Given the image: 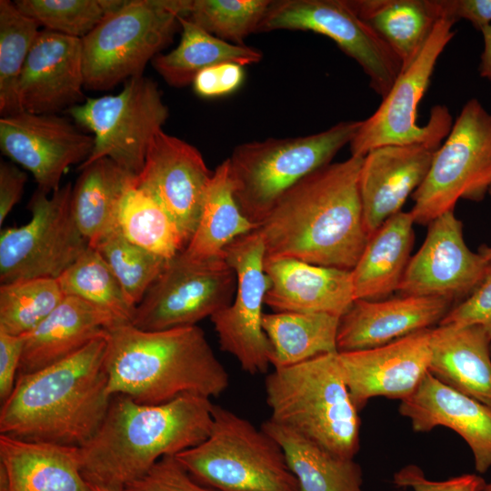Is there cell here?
<instances>
[{
	"mask_svg": "<svg viewBox=\"0 0 491 491\" xmlns=\"http://www.w3.org/2000/svg\"><path fill=\"white\" fill-rule=\"evenodd\" d=\"M363 157L324 165L286 190L256 225L266 257L352 270L368 240L359 195Z\"/></svg>",
	"mask_w": 491,
	"mask_h": 491,
	"instance_id": "obj_1",
	"label": "cell"
},
{
	"mask_svg": "<svg viewBox=\"0 0 491 491\" xmlns=\"http://www.w3.org/2000/svg\"><path fill=\"white\" fill-rule=\"evenodd\" d=\"M107 334V333H106ZM106 335L40 370L19 374L0 409V435L81 447L95 435L112 397Z\"/></svg>",
	"mask_w": 491,
	"mask_h": 491,
	"instance_id": "obj_2",
	"label": "cell"
},
{
	"mask_svg": "<svg viewBox=\"0 0 491 491\" xmlns=\"http://www.w3.org/2000/svg\"><path fill=\"white\" fill-rule=\"evenodd\" d=\"M211 398L184 394L159 404L113 396L95 435L80 448L81 470L90 486L122 491L158 460L202 443L213 424Z\"/></svg>",
	"mask_w": 491,
	"mask_h": 491,
	"instance_id": "obj_3",
	"label": "cell"
},
{
	"mask_svg": "<svg viewBox=\"0 0 491 491\" xmlns=\"http://www.w3.org/2000/svg\"><path fill=\"white\" fill-rule=\"evenodd\" d=\"M107 391L146 405L184 394L208 398L223 394L229 376L197 326L145 331L131 322L107 329Z\"/></svg>",
	"mask_w": 491,
	"mask_h": 491,
	"instance_id": "obj_4",
	"label": "cell"
},
{
	"mask_svg": "<svg viewBox=\"0 0 491 491\" xmlns=\"http://www.w3.org/2000/svg\"><path fill=\"white\" fill-rule=\"evenodd\" d=\"M270 420L343 458L360 446V418L345 382L338 353L275 368L265 380Z\"/></svg>",
	"mask_w": 491,
	"mask_h": 491,
	"instance_id": "obj_5",
	"label": "cell"
},
{
	"mask_svg": "<svg viewBox=\"0 0 491 491\" xmlns=\"http://www.w3.org/2000/svg\"><path fill=\"white\" fill-rule=\"evenodd\" d=\"M361 123L341 121L308 135L237 145L226 160L234 196L243 215L256 225L286 190L332 163L335 155L350 144Z\"/></svg>",
	"mask_w": 491,
	"mask_h": 491,
	"instance_id": "obj_6",
	"label": "cell"
},
{
	"mask_svg": "<svg viewBox=\"0 0 491 491\" xmlns=\"http://www.w3.org/2000/svg\"><path fill=\"white\" fill-rule=\"evenodd\" d=\"M175 456L195 480L215 491H299L278 444L221 406L214 405L208 436Z\"/></svg>",
	"mask_w": 491,
	"mask_h": 491,
	"instance_id": "obj_7",
	"label": "cell"
},
{
	"mask_svg": "<svg viewBox=\"0 0 491 491\" xmlns=\"http://www.w3.org/2000/svg\"><path fill=\"white\" fill-rule=\"evenodd\" d=\"M188 0H124L81 39L85 88L108 90L143 75L173 40Z\"/></svg>",
	"mask_w": 491,
	"mask_h": 491,
	"instance_id": "obj_8",
	"label": "cell"
},
{
	"mask_svg": "<svg viewBox=\"0 0 491 491\" xmlns=\"http://www.w3.org/2000/svg\"><path fill=\"white\" fill-rule=\"evenodd\" d=\"M454 20L440 18L415 59L396 79L378 108L361 125L349 144L351 155L364 157L384 145L425 144L438 148L448 135L453 118L445 105L430 110L427 123H416L417 107L446 46L455 36Z\"/></svg>",
	"mask_w": 491,
	"mask_h": 491,
	"instance_id": "obj_9",
	"label": "cell"
},
{
	"mask_svg": "<svg viewBox=\"0 0 491 491\" xmlns=\"http://www.w3.org/2000/svg\"><path fill=\"white\" fill-rule=\"evenodd\" d=\"M491 187V113L479 100L463 105L444 143L434 154L428 173L412 195L410 213L428 225L454 211L461 200L480 202Z\"/></svg>",
	"mask_w": 491,
	"mask_h": 491,
	"instance_id": "obj_10",
	"label": "cell"
},
{
	"mask_svg": "<svg viewBox=\"0 0 491 491\" xmlns=\"http://www.w3.org/2000/svg\"><path fill=\"white\" fill-rule=\"evenodd\" d=\"M65 112L94 134L92 153L78 170L107 157L134 176L141 172L148 146L169 114L157 84L144 75L125 81L117 95L87 98Z\"/></svg>",
	"mask_w": 491,
	"mask_h": 491,
	"instance_id": "obj_11",
	"label": "cell"
},
{
	"mask_svg": "<svg viewBox=\"0 0 491 491\" xmlns=\"http://www.w3.org/2000/svg\"><path fill=\"white\" fill-rule=\"evenodd\" d=\"M73 185L47 194L36 189L30 220L0 234L1 284L33 278L57 279L89 246L71 209Z\"/></svg>",
	"mask_w": 491,
	"mask_h": 491,
	"instance_id": "obj_12",
	"label": "cell"
},
{
	"mask_svg": "<svg viewBox=\"0 0 491 491\" xmlns=\"http://www.w3.org/2000/svg\"><path fill=\"white\" fill-rule=\"evenodd\" d=\"M236 286L225 257L193 259L180 252L135 306L131 323L145 331L196 326L230 305Z\"/></svg>",
	"mask_w": 491,
	"mask_h": 491,
	"instance_id": "obj_13",
	"label": "cell"
},
{
	"mask_svg": "<svg viewBox=\"0 0 491 491\" xmlns=\"http://www.w3.org/2000/svg\"><path fill=\"white\" fill-rule=\"evenodd\" d=\"M310 31L329 37L367 75L369 86L383 98L402 71L388 45L353 10L348 0L272 1L258 33Z\"/></svg>",
	"mask_w": 491,
	"mask_h": 491,
	"instance_id": "obj_14",
	"label": "cell"
},
{
	"mask_svg": "<svg viewBox=\"0 0 491 491\" xmlns=\"http://www.w3.org/2000/svg\"><path fill=\"white\" fill-rule=\"evenodd\" d=\"M265 257V246L256 230L225 248V258L236 274V292L230 305L210 317L221 350L232 355L250 375L266 373L272 358V346L262 325L270 285Z\"/></svg>",
	"mask_w": 491,
	"mask_h": 491,
	"instance_id": "obj_15",
	"label": "cell"
},
{
	"mask_svg": "<svg viewBox=\"0 0 491 491\" xmlns=\"http://www.w3.org/2000/svg\"><path fill=\"white\" fill-rule=\"evenodd\" d=\"M94 144V135L55 114L19 111L0 119L2 153L29 171L37 189L47 195L61 187L70 165L89 157Z\"/></svg>",
	"mask_w": 491,
	"mask_h": 491,
	"instance_id": "obj_16",
	"label": "cell"
},
{
	"mask_svg": "<svg viewBox=\"0 0 491 491\" xmlns=\"http://www.w3.org/2000/svg\"><path fill=\"white\" fill-rule=\"evenodd\" d=\"M212 175L196 147L160 129L134 183L165 210L187 246L197 227Z\"/></svg>",
	"mask_w": 491,
	"mask_h": 491,
	"instance_id": "obj_17",
	"label": "cell"
},
{
	"mask_svg": "<svg viewBox=\"0 0 491 491\" xmlns=\"http://www.w3.org/2000/svg\"><path fill=\"white\" fill-rule=\"evenodd\" d=\"M411 256L397 292L402 296L465 299L483 279L488 262L467 246L463 224L446 212L428 225Z\"/></svg>",
	"mask_w": 491,
	"mask_h": 491,
	"instance_id": "obj_18",
	"label": "cell"
},
{
	"mask_svg": "<svg viewBox=\"0 0 491 491\" xmlns=\"http://www.w3.org/2000/svg\"><path fill=\"white\" fill-rule=\"evenodd\" d=\"M431 329L380 346L338 353L345 382L358 411L373 397L402 401L417 388L428 373Z\"/></svg>",
	"mask_w": 491,
	"mask_h": 491,
	"instance_id": "obj_19",
	"label": "cell"
},
{
	"mask_svg": "<svg viewBox=\"0 0 491 491\" xmlns=\"http://www.w3.org/2000/svg\"><path fill=\"white\" fill-rule=\"evenodd\" d=\"M82 41L40 30L16 84L20 111L52 115L85 101Z\"/></svg>",
	"mask_w": 491,
	"mask_h": 491,
	"instance_id": "obj_20",
	"label": "cell"
},
{
	"mask_svg": "<svg viewBox=\"0 0 491 491\" xmlns=\"http://www.w3.org/2000/svg\"><path fill=\"white\" fill-rule=\"evenodd\" d=\"M436 151L425 144L390 145L363 157L359 195L368 237L402 211L407 198L425 180Z\"/></svg>",
	"mask_w": 491,
	"mask_h": 491,
	"instance_id": "obj_21",
	"label": "cell"
},
{
	"mask_svg": "<svg viewBox=\"0 0 491 491\" xmlns=\"http://www.w3.org/2000/svg\"><path fill=\"white\" fill-rule=\"evenodd\" d=\"M441 297L402 296L382 300H356L340 317L337 351L380 346L438 325L452 308Z\"/></svg>",
	"mask_w": 491,
	"mask_h": 491,
	"instance_id": "obj_22",
	"label": "cell"
},
{
	"mask_svg": "<svg viewBox=\"0 0 491 491\" xmlns=\"http://www.w3.org/2000/svg\"><path fill=\"white\" fill-rule=\"evenodd\" d=\"M398 411L416 432L439 426L454 430L470 447L476 472L484 474L491 468V408L487 406L426 373L417 388L400 401Z\"/></svg>",
	"mask_w": 491,
	"mask_h": 491,
	"instance_id": "obj_23",
	"label": "cell"
},
{
	"mask_svg": "<svg viewBox=\"0 0 491 491\" xmlns=\"http://www.w3.org/2000/svg\"><path fill=\"white\" fill-rule=\"evenodd\" d=\"M265 305L274 312L325 313L341 317L356 301L351 270L286 257H265Z\"/></svg>",
	"mask_w": 491,
	"mask_h": 491,
	"instance_id": "obj_24",
	"label": "cell"
},
{
	"mask_svg": "<svg viewBox=\"0 0 491 491\" xmlns=\"http://www.w3.org/2000/svg\"><path fill=\"white\" fill-rule=\"evenodd\" d=\"M0 491H92L80 448L0 435Z\"/></svg>",
	"mask_w": 491,
	"mask_h": 491,
	"instance_id": "obj_25",
	"label": "cell"
},
{
	"mask_svg": "<svg viewBox=\"0 0 491 491\" xmlns=\"http://www.w3.org/2000/svg\"><path fill=\"white\" fill-rule=\"evenodd\" d=\"M125 323L112 313L75 296L60 305L34 330L24 335L19 374L32 373L76 353Z\"/></svg>",
	"mask_w": 491,
	"mask_h": 491,
	"instance_id": "obj_26",
	"label": "cell"
},
{
	"mask_svg": "<svg viewBox=\"0 0 491 491\" xmlns=\"http://www.w3.org/2000/svg\"><path fill=\"white\" fill-rule=\"evenodd\" d=\"M428 373L491 408V342L478 326L431 329Z\"/></svg>",
	"mask_w": 491,
	"mask_h": 491,
	"instance_id": "obj_27",
	"label": "cell"
},
{
	"mask_svg": "<svg viewBox=\"0 0 491 491\" xmlns=\"http://www.w3.org/2000/svg\"><path fill=\"white\" fill-rule=\"evenodd\" d=\"M415 220L401 211L369 235L351 270L356 300H382L397 292L415 241Z\"/></svg>",
	"mask_w": 491,
	"mask_h": 491,
	"instance_id": "obj_28",
	"label": "cell"
},
{
	"mask_svg": "<svg viewBox=\"0 0 491 491\" xmlns=\"http://www.w3.org/2000/svg\"><path fill=\"white\" fill-rule=\"evenodd\" d=\"M261 428L283 450L299 491H363V471L354 459L336 456L270 419Z\"/></svg>",
	"mask_w": 491,
	"mask_h": 491,
	"instance_id": "obj_29",
	"label": "cell"
},
{
	"mask_svg": "<svg viewBox=\"0 0 491 491\" xmlns=\"http://www.w3.org/2000/svg\"><path fill=\"white\" fill-rule=\"evenodd\" d=\"M71 197L76 225L92 248L117 229V211L135 177L105 157L79 169Z\"/></svg>",
	"mask_w": 491,
	"mask_h": 491,
	"instance_id": "obj_30",
	"label": "cell"
},
{
	"mask_svg": "<svg viewBox=\"0 0 491 491\" xmlns=\"http://www.w3.org/2000/svg\"><path fill=\"white\" fill-rule=\"evenodd\" d=\"M178 21L182 29L178 45L152 60L155 70L171 86L192 84L195 75L207 67L222 63L245 66L259 63L263 57L259 49L224 41L184 16H179Z\"/></svg>",
	"mask_w": 491,
	"mask_h": 491,
	"instance_id": "obj_31",
	"label": "cell"
},
{
	"mask_svg": "<svg viewBox=\"0 0 491 491\" xmlns=\"http://www.w3.org/2000/svg\"><path fill=\"white\" fill-rule=\"evenodd\" d=\"M356 14L406 67L417 55L438 17L432 0H348Z\"/></svg>",
	"mask_w": 491,
	"mask_h": 491,
	"instance_id": "obj_32",
	"label": "cell"
},
{
	"mask_svg": "<svg viewBox=\"0 0 491 491\" xmlns=\"http://www.w3.org/2000/svg\"><path fill=\"white\" fill-rule=\"evenodd\" d=\"M339 321V316L325 313L264 314L263 329L272 346L271 366L286 367L338 353Z\"/></svg>",
	"mask_w": 491,
	"mask_h": 491,
	"instance_id": "obj_33",
	"label": "cell"
},
{
	"mask_svg": "<svg viewBox=\"0 0 491 491\" xmlns=\"http://www.w3.org/2000/svg\"><path fill=\"white\" fill-rule=\"evenodd\" d=\"M256 227L235 199L225 159L213 171L197 227L182 252L193 259L225 257L231 242Z\"/></svg>",
	"mask_w": 491,
	"mask_h": 491,
	"instance_id": "obj_34",
	"label": "cell"
},
{
	"mask_svg": "<svg viewBox=\"0 0 491 491\" xmlns=\"http://www.w3.org/2000/svg\"><path fill=\"white\" fill-rule=\"evenodd\" d=\"M135 177L121 198L117 228L133 244L170 260L185 248V240L165 210L135 185Z\"/></svg>",
	"mask_w": 491,
	"mask_h": 491,
	"instance_id": "obj_35",
	"label": "cell"
},
{
	"mask_svg": "<svg viewBox=\"0 0 491 491\" xmlns=\"http://www.w3.org/2000/svg\"><path fill=\"white\" fill-rule=\"evenodd\" d=\"M57 281L65 296H75L131 322L135 306L102 255L90 246Z\"/></svg>",
	"mask_w": 491,
	"mask_h": 491,
	"instance_id": "obj_36",
	"label": "cell"
},
{
	"mask_svg": "<svg viewBox=\"0 0 491 491\" xmlns=\"http://www.w3.org/2000/svg\"><path fill=\"white\" fill-rule=\"evenodd\" d=\"M55 278H33L1 284L0 330L24 336L34 330L63 301Z\"/></svg>",
	"mask_w": 491,
	"mask_h": 491,
	"instance_id": "obj_37",
	"label": "cell"
},
{
	"mask_svg": "<svg viewBox=\"0 0 491 491\" xmlns=\"http://www.w3.org/2000/svg\"><path fill=\"white\" fill-rule=\"evenodd\" d=\"M39 27L14 2L0 1V113L3 116L20 111L16 84Z\"/></svg>",
	"mask_w": 491,
	"mask_h": 491,
	"instance_id": "obj_38",
	"label": "cell"
},
{
	"mask_svg": "<svg viewBox=\"0 0 491 491\" xmlns=\"http://www.w3.org/2000/svg\"><path fill=\"white\" fill-rule=\"evenodd\" d=\"M271 0H188L184 17L228 43L244 45V40L259 27Z\"/></svg>",
	"mask_w": 491,
	"mask_h": 491,
	"instance_id": "obj_39",
	"label": "cell"
},
{
	"mask_svg": "<svg viewBox=\"0 0 491 491\" xmlns=\"http://www.w3.org/2000/svg\"><path fill=\"white\" fill-rule=\"evenodd\" d=\"M124 0H15L16 7L40 26L75 38H84Z\"/></svg>",
	"mask_w": 491,
	"mask_h": 491,
	"instance_id": "obj_40",
	"label": "cell"
},
{
	"mask_svg": "<svg viewBox=\"0 0 491 491\" xmlns=\"http://www.w3.org/2000/svg\"><path fill=\"white\" fill-rule=\"evenodd\" d=\"M94 249L102 255L135 306L168 262L127 240L118 228Z\"/></svg>",
	"mask_w": 491,
	"mask_h": 491,
	"instance_id": "obj_41",
	"label": "cell"
},
{
	"mask_svg": "<svg viewBox=\"0 0 491 491\" xmlns=\"http://www.w3.org/2000/svg\"><path fill=\"white\" fill-rule=\"evenodd\" d=\"M122 491H215L195 480L175 456L158 460Z\"/></svg>",
	"mask_w": 491,
	"mask_h": 491,
	"instance_id": "obj_42",
	"label": "cell"
},
{
	"mask_svg": "<svg viewBox=\"0 0 491 491\" xmlns=\"http://www.w3.org/2000/svg\"><path fill=\"white\" fill-rule=\"evenodd\" d=\"M438 325L478 326L491 342V263L478 286L462 302L452 306Z\"/></svg>",
	"mask_w": 491,
	"mask_h": 491,
	"instance_id": "obj_43",
	"label": "cell"
},
{
	"mask_svg": "<svg viewBox=\"0 0 491 491\" xmlns=\"http://www.w3.org/2000/svg\"><path fill=\"white\" fill-rule=\"evenodd\" d=\"M396 487H409L412 491H484L486 482L477 474H464L443 481H432L426 477L416 465L403 466L393 476Z\"/></svg>",
	"mask_w": 491,
	"mask_h": 491,
	"instance_id": "obj_44",
	"label": "cell"
},
{
	"mask_svg": "<svg viewBox=\"0 0 491 491\" xmlns=\"http://www.w3.org/2000/svg\"><path fill=\"white\" fill-rule=\"evenodd\" d=\"M244 66L235 63H222L200 71L192 85L203 98H215L236 91L245 78Z\"/></svg>",
	"mask_w": 491,
	"mask_h": 491,
	"instance_id": "obj_45",
	"label": "cell"
},
{
	"mask_svg": "<svg viewBox=\"0 0 491 491\" xmlns=\"http://www.w3.org/2000/svg\"><path fill=\"white\" fill-rule=\"evenodd\" d=\"M438 19L468 21L481 31L491 25V0H433Z\"/></svg>",
	"mask_w": 491,
	"mask_h": 491,
	"instance_id": "obj_46",
	"label": "cell"
},
{
	"mask_svg": "<svg viewBox=\"0 0 491 491\" xmlns=\"http://www.w3.org/2000/svg\"><path fill=\"white\" fill-rule=\"evenodd\" d=\"M24 336L0 330V399L3 403L11 394L19 373Z\"/></svg>",
	"mask_w": 491,
	"mask_h": 491,
	"instance_id": "obj_47",
	"label": "cell"
},
{
	"mask_svg": "<svg viewBox=\"0 0 491 491\" xmlns=\"http://www.w3.org/2000/svg\"><path fill=\"white\" fill-rule=\"evenodd\" d=\"M27 181L25 172L13 163L0 164V225L5 222L8 214L20 201L25 185Z\"/></svg>",
	"mask_w": 491,
	"mask_h": 491,
	"instance_id": "obj_48",
	"label": "cell"
},
{
	"mask_svg": "<svg viewBox=\"0 0 491 491\" xmlns=\"http://www.w3.org/2000/svg\"><path fill=\"white\" fill-rule=\"evenodd\" d=\"M484 48L480 56L478 72L482 78L491 81V25L481 29Z\"/></svg>",
	"mask_w": 491,
	"mask_h": 491,
	"instance_id": "obj_49",
	"label": "cell"
},
{
	"mask_svg": "<svg viewBox=\"0 0 491 491\" xmlns=\"http://www.w3.org/2000/svg\"><path fill=\"white\" fill-rule=\"evenodd\" d=\"M478 252L488 263H491V246H481Z\"/></svg>",
	"mask_w": 491,
	"mask_h": 491,
	"instance_id": "obj_50",
	"label": "cell"
},
{
	"mask_svg": "<svg viewBox=\"0 0 491 491\" xmlns=\"http://www.w3.org/2000/svg\"><path fill=\"white\" fill-rule=\"evenodd\" d=\"M92 491H118L100 486H91Z\"/></svg>",
	"mask_w": 491,
	"mask_h": 491,
	"instance_id": "obj_51",
	"label": "cell"
},
{
	"mask_svg": "<svg viewBox=\"0 0 491 491\" xmlns=\"http://www.w3.org/2000/svg\"><path fill=\"white\" fill-rule=\"evenodd\" d=\"M484 491H491V482L486 484Z\"/></svg>",
	"mask_w": 491,
	"mask_h": 491,
	"instance_id": "obj_52",
	"label": "cell"
},
{
	"mask_svg": "<svg viewBox=\"0 0 491 491\" xmlns=\"http://www.w3.org/2000/svg\"><path fill=\"white\" fill-rule=\"evenodd\" d=\"M489 195H491V187H490V190H489Z\"/></svg>",
	"mask_w": 491,
	"mask_h": 491,
	"instance_id": "obj_53",
	"label": "cell"
}]
</instances>
